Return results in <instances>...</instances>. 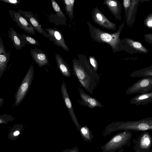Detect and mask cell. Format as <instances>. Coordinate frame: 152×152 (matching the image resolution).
<instances>
[{"label": "cell", "mask_w": 152, "mask_h": 152, "mask_svg": "<svg viewBox=\"0 0 152 152\" xmlns=\"http://www.w3.org/2000/svg\"><path fill=\"white\" fill-rule=\"evenodd\" d=\"M79 58L72 60L74 73L81 86L92 94L100 83V77L86 57Z\"/></svg>", "instance_id": "obj_1"}, {"label": "cell", "mask_w": 152, "mask_h": 152, "mask_svg": "<svg viewBox=\"0 0 152 152\" xmlns=\"http://www.w3.org/2000/svg\"><path fill=\"white\" fill-rule=\"evenodd\" d=\"M119 26V29L113 34H110L101 30L93 26L88 21V26L92 38L98 43H106L111 46L114 53L123 50L122 41L120 39V34L124 27V22Z\"/></svg>", "instance_id": "obj_2"}, {"label": "cell", "mask_w": 152, "mask_h": 152, "mask_svg": "<svg viewBox=\"0 0 152 152\" xmlns=\"http://www.w3.org/2000/svg\"><path fill=\"white\" fill-rule=\"evenodd\" d=\"M152 130V118L148 117L136 121H116L108 125L105 128L104 137L121 130L145 131Z\"/></svg>", "instance_id": "obj_3"}, {"label": "cell", "mask_w": 152, "mask_h": 152, "mask_svg": "<svg viewBox=\"0 0 152 152\" xmlns=\"http://www.w3.org/2000/svg\"><path fill=\"white\" fill-rule=\"evenodd\" d=\"M132 133L124 130L113 136L106 143L101 147L103 152H115L126 145L131 140Z\"/></svg>", "instance_id": "obj_4"}, {"label": "cell", "mask_w": 152, "mask_h": 152, "mask_svg": "<svg viewBox=\"0 0 152 152\" xmlns=\"http://www.w3.org/2000/svg\"><path fill=\"white\" fill-rule=\"evenodd\" d=\"M34 72L33 66L31 64L15 94V106H17L20 104L28 92L32 82Z\"/></svg>", "instance_id": "obj_5"}, {"label": "cell", "mask_w": 152, "mask_h": 152, "mask_svg": "<svg viewBox=\"0 0 152 152\" xmlns=\"http://www.w3.org/2000/svg\"><path fill=\"white\" fill-rule=\"evenodd\" d=\"M152 91V77L143 78L129 87L126 91V95L136 93H147Z\"/></svg>", "instance_id": "obj_6"}, {"label": "cell", "mask_w": 152, "mask_h": 152, "mask_svg": "<svg viewBox=\"0 0 152 152\" xmlns=\"http://www.w3.org/2000/svg\"><path fill=\"white\" fill-rule=\"evenodd\" d=\"M152 145L151 135L147 131H144L136 141L134 149L137 152H148Z\"/></svg>", "instance_id": "obj_7"}, {"label": "cell", "mask_w": 152, "mask_h": 152, "mask_svg": "<svg viewBox=\"0 0 152 152\" xmlns=\"http://www.w3.org/2000/svg\"><path fill=\"white\" fill-rule=\"evenodd\" d=\"M92 18L94 22L103 28L113 30L116 29V24L109 21L97 7L93 9Z\"/></svg>", "instance_id": "obj_8"}, {"label": "cell", "mask_w": 152, "mask_h": 152, "mask_svg": "<svg viewBox=\"0 0 152 152\" xmlns=\"http://www.w3.org/2000/svg\"><path fill=\"white\" fill-rule=\"evenodd\" d=\"M9 12L13 20L18 27L27 33L35 34V29L20 13L12 10H9Z\"/></svg>", "instance_id": "obj_9"}, {"label": "cell", "mask_w": 152, "mask_h": 152, "mask_svg": "<svg viewBox=\"0 0 152 152\" xmlns=\"http://www.w3.org/2000/svg\"><path fill=\"white\" fill-rule=\"evenodd\" d=\"M18 11L32 26L35 31L43 35L46 37L51 39L50 37L42 27L37 19L31 12L23 11L20 9L18 10Z\"/></svg>", "instance_id": "obj_10"}, {"label": "cell", "mask_w": 152, "mask_h": 152, "mask_svg": "<svg viewBox=\"0 0 152 152\" xmlns=\"http://www.w3.org/2000/svg\"><path fill=\"white\" fill-rule=\"evenodd\" d=\"M45 30L51 37V41L53 40L54 44L61 47L64 50L69 51V50L66 45L62 33L56 28H46Z\"/></svg>", "instance_id": "obj_11"}, {"label": "cell", "mask_w": 152, "mask_h": 152, "mask_svg": "<svg viewBox=\"0 0 152 152\" xmlns=\"http://www.w3.org/2000/svg\"><path fill=\"white\" fill-rule=\"evenodd\" d=\"M78 90L81 99L79 102L80 104L91 109L104 107V106L98 100L86 93L80 87H78Z\"/></svg>", "instance_id": "obj_12"}, {"label": "cell", "mask_w": 152, "mask_h": 152, "mask_svg": "<svg viewBox=\"0 0 152 152\" xmlns=\"http://www.w3.org/2000/svg\"><path fill=\"white\" fill-rule=\"evenodd\" d=\"M61 91L64 102L69 113L75 124L77 126H79V125L74 111L72 103L68 93L66 85L64 81H63L61 85Z\"/></svg>", "instance_id": "obj_13"}, {"label": "cell", "mask_w": 152, "mask_h": 152, "mask_svg": "<svg viewBox=\"0 0 152 152\" xmlns=\"http://www.w3.org/2000/svg\"><path fill=\"white\" fill-rule=\"evenodd\" d=\"M30 52L33 60L39 67L49 65L47 55L42 50L34 48L31 49Z\"/></svg>", "instance_id": "obj_14"}, {"label": "cell", "mask_w": 152, "mask_h": 152, "mask_svg": "<svg viewBox=\"0 0 152 152\" xmlns=\"http://www.w3.org/2000/svg\"><path fill=\"white\" fill-rule=\"evenodd\" d=\"M1 36L0 34V79L7 69L10 55L5 50Z\"/></svg>", "instance_id": "obj_15"}, {"label": "cell", "mask_w": 152, "mask_h": 152, "mask_svg": "<svg viewBox=\"0 0 152 152\" xmlns=\"http://www.w3.org/2000/svg\"><path fill=\"white\" fill-rule=\"evenodd\" d=\"M103 4L106 5L115 19L120 21L121 20V5L120 2L116 0H104Z\"/></svg>", "instance_id": "obj_16"}, {"label": "cell", "mask_w": 152, "mask_h": 152, "mask_svg": "<svg viewBox=\"0 0 152 152\" xmlns=\"http://www.w3.org/2000/svg\"><path fill=\"white\" fill-rule=\"evenodd\" d=\"M130 103L137 106L145 105L152 102V92L138 94L132 98Z\"/></svg>", "instance_id": "obj_17"}, {"label": "cell", "mask_w": 152, "mask_h": 152, "mask_svg": "<svg viewBox=\"0 0 152 152\" xmlns=\"http://www.w3.org/2000/svg\"><path fill=\"white\" fill-rule=\"evenodd\" d=\"M122 41L123 49L124 47H128L133 50V52L141 53H146L148 52V50L141 43L135 41L131 39L127 38L125 42Z\"/></svg>", "instance_id": "obj_18"}, {"label": "cell", "mask_w": 152, "mask_h": 152, "mask_svg": "<svg viewBox=\"0 0 152 152\" xmlns=\"http://www.w3.org/2000/svg\"><path fill=\"white\" fill-rule=\"evenodd\" d=\"M55 56L57 66L61 72L65 77H70L71 73L68 65L60 55L56 53Z\"/></svg>", "instance_id": "obj_19"}, {"label": "cell", "mask_w": 152, "mask_h": 152, "mask_svg": "<svg viewBox=\"0 0 152 152\" xmlns=\"http://www.w3.org/2000/svg\"><path fill=\"white\" fill-rule=\"evenodd\" d=\"M139 0H131V4L129 7L125 12V17L126 16V22L128 25L133 23V19L135 15L138 4Z\"/></svg>", "instance_id": "obj_20"}, {"label": "cell", "mask_w": 152, "mask_h": 152, "mask_svg": "<svg viewBox=\"0 0 152 152\" xmlns=\"http://www.w3.org/2000/svg\"><path fill=\"white\" fill-rule=\"evenodd\" d=\"M8 33L14 47L16 50H21L23 46L18 34L12 27L8 30Z\"/></svg>", "instance_id": "obj_21"}, {"label": "cell", "mask_w": 152, "mask_h": 152, "mask_svg": "<svg viewBox=\"0 0 152 152\" xmlns=\"http://www.w3.org/2000/svg\"><path fill=\"white\" fill-rule=\"evenodd\" d=\"M129 76L132 77H152V66L134 71Z\"/></svg>", "instance_id": "obj_22"}, {"label": "cell", "mask_w": 152, "mask_h": 152, "mask_svg": "<svg viewBox=\"0 0 152 152\" xmlns=\"http://www.w3.org/2000/svg\"><path fill=\"white\" fill-rule=\"evenodd\" d=\"M23 47H25V44H27L32 45L40 46L39 42L33 38L24 33L21 35L18 34Z\"/></svg>", "instance_id": "obj_23"}, {"label": "cell", "mask_w": 152, "mask_h": 152, "mask_svg": "<svg viewBox=\"0 0 152 152\" xmlns=\"http://www.w3.org/2000/svg\"><path fill=\"white\" fill-rule=\"evenodd\" d=\"M65 10L67 15L71 20L74 19L73 8L75 2L74 0H63Z\"/></svg>", "instance_id": "obj_24"}, {"label": "cell", "mask_w": 152, "mask_h": 152, "mask_svg": "<svg viewBox=\"0 0 152 152\" xmlns=\"http://www.w3.org/2000/svg\"><path fill=\"white\" fill-rule=\"evenodd\" d=\"M51 2L52 7L56 12L57 15L58 16L62 18L65 20H66V18L65 15L56 1L54 0H51Z\"/></svg>", "instance_id": "obj_25"}, {"label": "cell", "mask_w": 152, "mask_h": 152, "mask_svg": "<svg viewBox=\"0 0 152 152\" xmlns=\"http://www.w3.org/2000/svg\"><path fill=\"white\" fill-rule=\"evenodd\" d=\"M81 131L84 137L87 140L90 141L93 138V135H91L90 131L86 126L82 127Z\"/></svg>", "instance_id": "obj_26"}, {"label": "cell", "mask_w": 152, "mask_h": 152, "mask_svg": "<svg viewBox=\"0 0 152 152\" xmlns=\"http://www.w3.org/2000/svg\"><path fill=\"white\" fill-rule=\"evenodd\" d=\"M144 24L148 28L151 29L152 27V14H149L144 20Z\"/></svg>", "instance_id": "obj_27"}, {"label": "cell", "mask_w": 152, "mask_h": 152, "mask_svg": "<svg viewBox=\"0 0 152 152\" xmlns=\"http://www.w3.org/2000/svg\"><path fill=\"white\" fill-rule=\"evenodd\" d=\"M89 62L94 70L97 72L98 71V64L95 57L94 56H90L89 57Z\"/></svg>", "instance_id": "obj_28"}, {"label": "cell", "mask_w": 152, "mask_h": 152, "mask_svg": "<svg viewBox=\"0 0 152 152\" xmlns=\"http://www.w3.org/2000/svg\"><path fill=\"white\" fill-rule=\"evenodd\" d=\"M13 117L10 115L4 114L2 115H0V124L5 123L8 120L12 119Z\"/></svg>", "instance_id": "obj_29"}, {"label": "cell", "mask_w": 152, "mask_h": 152, "mask_svg": "<svg viewBox=\"0 0 152 152\" xmlns=\"http://www.w3.org/2000/svg\"><path fill=\"white\" fill-rule=\"evenodd\" d=\"M0 1L5 3L17 5L20 2V0H0Z\"/></svg>", "instance_id": "obj_30"}, {"label": "cell", "mask_w": 152, "mask_h": 152, "mask_svg": "<svg viewBox=\"0 0 152 152\" xmlns=\"http://www.w3.org/2000/svg\"><path fill=\"white\" fill-rule=\"evenodd\" d=\"M131 2L130 0H124L123 1V4L125 12L130 6Z\"/></svg>", "instance_id": "obj_31"}, {"label": "cell", "mask_w": 152, "mask_h": 152, "mask_svg": "<svg viewBox=\"0 0 152 152\" xmlns=\"http://www.w3.org/2000/svg\"><path fill=\"white\" fill-rule=\"evenodd\" d=\"M145 40L147 42L150 43V41L152 42V34H148L145 35Z\"/></svg>", "instance_id": "obj_32"}, {"label": "cell", "mask_w": 152, "mask_h": 152, "mask_svg": "<svg viewBox=\"0 0 152 152\" xmlns=\"http://www.w3.org/2000/svg\"><path fill=\"white\" fill-rule=\"evenodd\" d=\"M4 99L2 98H0V107L2 106L4 103Z\"/></svg>", "instance_id": "obj_33"}, {"label": "cell", "mask_w": 152, "mask_h": 152, "mask_svg": "<svg viewBox=\"0 0 152 152\" xmlns=\"http://www.w3.org/2000/svg\"><path fill=\"white\" fill-rule=\"evenodd\" d=\"M20 134V132L19 131H16L14 133V135L15 136H17L18 135Z\"/></svg>", "instance_id": "obj_34"}, {"label": "cell", "mask_w": 152, "mask_h": 152, "mask_svg": "<svg viewBox=\"0 0 152 152\" xmlns=\"http://www.w3.org/2000/svg\"><path fill=\"white\" fill-rule=\"evenodd\" d=\"M148 152H152V151L151 150L150 151Z\"/></svg>", "instance_id": "obj_35"}, {"label": "cell", "mask_w": 152, "mask_h": 152, "mask_svg": "<svg viewBox=\"0 0 152 152\" xmlns=\"http://www.w3.org/2000/svg\"><path fill=\"white\" fill-rule=\"evenodd\" d=\"M72 152H75L72 151Z\"/></svg>", "instance_id": "obj_36"}]
</instances>
